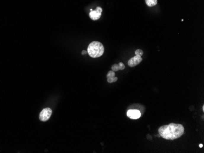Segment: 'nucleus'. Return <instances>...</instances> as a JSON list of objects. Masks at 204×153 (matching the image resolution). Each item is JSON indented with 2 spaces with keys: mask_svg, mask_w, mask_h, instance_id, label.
Returning <instances> with one entry per match:
<instances>
[{
  "mask_svg": "<svg viewBox=\"0 0 204 153\" xmlns=\"http://www.w3.org/2000/svg\"><path fill=\"white\" fill-rule=\"evenodd\" d=\"M184 132V128L183 125L174 123H171L168 125L162 126L158 129L160 136L169 140H174L181 137Z\"/></svg>",
  "mask_w": 204,
  "mask_h": 153,
  "instance_id": "1",
  "label": "nucleus"
},
{
  "mask_svg": "<svg viewBox=\"0 0 204 153\" xmlns=\"http://www.w3.org/2000/svg\"><path fill=\"white\" fill-rule=\"evenodd\" d=\"M87 51L91 57L97 58L103 54L105 48L102 43L98 41H94L89 45Z\"/></svg>",
  "mask_w": 204,
  "mask_h": 153,
  "instance_id": "2",
  "label": "nucleus"
},
{
  "mask_svg": "<svg viewBox=\"0 0 204 153\" xmlns=\"http://www.w3.org/2000/svg\"><path fill=\"white\" fill-rule=\"evenodd\" d=\"M52 114V110L50 108H44L40 113L39 119L41 121H44V122L47 121L51 117Z\"/></svg>",
  "mask_w": 204,
  "mask_h": 153,
  "instance_id": "3",
  "label": "nucleus"
},
{
  "mask_svg": "<svg viewBox=\"0 0 204 153\" xmlns=\"http://www.w3.org/2000/svg\"><path fill=\"white\" fill-rule=\"evenodd\" d=\"M103 9L100 7H97L95 10L93 11L92 9L91 10V12L89 13V17L92 19V20H97L101 17Z\"/></svg>",
  "mask_w": 204,
  "mask_h": 153,
  "instance_id": "4",
  "label": "nucleus"
},
{
  "mask_svg": "<svg viewBox=\"0 0 204 153\" xmlns=\"http://www.w3.org/2000/svg\"><path fill=\"white\" fill-rule=\"evenodd\" d=\"M141 112L138 109H130L127 112V117L133 120L139 119L141 117Z\"/></svg>",
  "mask_w": 204,
  "mask_h": 153,
  "instance_id": "5",
  "label": "nucleus"
},
{
  "mask_svg": "<svg viewBox=\"0 0 204 153\" xmlns=\"http://www.w3.org/2000/svg\"><path fill=\"white\" fill-rule=\"evenodd\" d=\"M142 59L141 56L136 55L134 57H132V58H131L128 61V65L130 66H131V67H133V66H135L138 65V64H139L142 62Z\"/></svg>",
  "mask_w": 204,
  "mask_h": 153,
  "instance_id": "6",
  "label": "nucleus"
},
{
  "mask_svg": "<svg viewBox=\"0 0 204 153\" xmlns=\"http://www.w3.org/2000/svg\"><path fill=\"white\" fill-rule=\"evenodd\" d=\"M125 68V66L122 62H120L118 64H114L112 66V70L114 71H118L119 70H123Z\"/></svg>",
  "mask_w": 204,
  "mask_h": 153,
  "instance_id": "7",
  "label": "nucleus"
},
{
  "mask_svg": "<svg viewBox=\"0 0 204 153\" xmlns=\"http://www.w3.org/2000/svg\"><path fill=\"white\" fill-rule=\"evenodd\" d=\"M145 3L149 7H153L157 4L158 1L157 0H145Z\"/></svg>",
  "mask_w": 204,
  "mask_h": 153,
  "instance_id": "8",
  "label": "nucleus"
},
{
  "mask_svg": "<svg viewBox=\"0 0 204 153\" xmlns=\"http://www.w3.org/2000/svg\"><path fill=\"white\" fill-rule=\"evenodd\" d=\"M118 80V77H113V78H108L107 79V81L109 83H113V82H116Z\"/></svg>",
  "mask_w": 204,
  "mask_h": 153,
  "instance_id": "9",
  "label": "nucleus"
},
{
  "mask_svg": "<svg viewBox=\"0 0 204 153\" xmlns=\"http://www.w3.org/2000/svg\"><path fill=\"white\" fill-rule=\"evenodd\" d=\"M115 76V73L114 71L111 70L110 71L108 74H107V78H113Z\"/></svg>",
  "mask_w": 204,
  "mask_h": 153,
  "instance_id": "10",
  "label": "nucleus"
},
{
  "mask_svg": "<svg viewBox=\"0 0 204 153\" xmlns=\"http://www.w3.org/2000/svg\"><path fill=\"white\" fill-rule=\"evenodd\" d=\"M144 53L142 51V50H140V49H138L137 50H136L135 51V54L136 56H142L143 55Z\"/></svg>",
  "mask_w": 204,
  "mask_h": 153,
  "instance_id": "11",
  "label": "nucleus"
},
{
  "mask_svg": "<svg viewBox=\"0 0 204 153\" xmlns=\"http://www.w3.org/2000/svg\"><path fill=\"white\" fill-rule=\"evenodd\" d=\"M87 53V51H85V50H83L82 52H81V54L83 55H84V54H86Z\"/></svg>",
  "mask_w": 204,
  "mask_h": 153,
  "instance_id": "12",
  "label": "nucleus"
},
{
  "mask_svg": "<svg viewBox=\"0 0 204 153\" xmlns=\"http://www.w3.org/2000/svg\"><path fill=\"white\" fill-rule=\"evenodd\" d=\"M199 147H200V148H202V147H203V145H202V144H200L199 145Z\"/></svg>",
  "mask_w": 204,
  "mask_h": 153,
  "instance_id": "13",
  "label": "nucleus"
}]
</instances>
